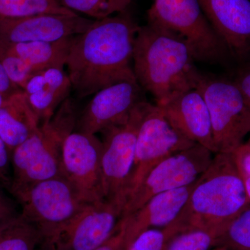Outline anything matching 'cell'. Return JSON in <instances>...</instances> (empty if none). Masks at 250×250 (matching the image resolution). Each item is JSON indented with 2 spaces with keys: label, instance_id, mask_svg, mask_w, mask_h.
Masks as SVG:
<instances>
[{
  "label": "cell",
  "instance_id": "1",
  "mask_svg": "<svg viewBox=\"0 0 250 250\" xmlns=\"http://www.w3.org/2000/svg\"><path fill=\"white\" fill-rule=\"evenodd\" d=\"M139 29L125 11L94 21L74 37L65 65L79 98L120 82H137L131 62Z\"/></svg>",
  "mask_w": 250,
  "mask_h": 250
},
{
  "label": "cell",
  "instance_id": "2",
  "mask_svg": "<svg viewBox=\"0 0 250 250\" xmlns=\"http://www.w3.org/2000/svg\"><path fill=\"white\" fill-rule=\"evenodd\" d=\"M133 62L138 83L154 97L158 106L194 88L198 70L188 47L153 24L139 27Z\"/></svg>",
  "mask_w": 250,
  "mask_h": 250
},
{
  "label": "cell",
  "instance_id": "3",
  "mask_svg": "<svg viewBox=\"0 0 250 250\" xmlns=\"http://www.w3.org/2000/svg\"><path fill=\"white\" fill-rule=\"evenodd\" d=\"M250 206L246 182L231 153H215L210 165L195 182L174 223L180 231L205 228L223 233Z\"/></svg>",
  "mask_w": 250,
  "mask_h": 250
},
{
  "label": "cell",
  "instance_id": "4",
  "mask_svg": "<svg viewBox=\"0 0 250 250\" xmlns=\"http://www.w3.org/2000/svg\"><path fill=\"white\" fill-rule=\"evenodd\" d=\"M76 102L68 98L35 134L11 153L12 178L8 192L14 198L41 181L62 176L65 139L76 127Z\"/></svg>",
  "mask_w": 250,
  "mask_h": 250
},
{
  "label": "cell",
  "instance_id": "5",
  "mask_svg": "<svg viewBox=\"0 0 250 250\" xmlns=\"http://www.w3.org/2000/svg\"><path fill=\"white\" fill-rule=\"evenodd\" d=\"M147 23L184 42L195 62L223 63L231 57L198 0H154L147 11Z\"/></svg>",
  "mask_w": 250,
  "mask_h": 250
},
{
  "label": "cell",
  "instance_id": "6",
  "mask_svg": "<svg viewBox=\"0 0 250 250\" xmlns=\"http://www.w3.org/2000/svg\"><path fill=\"white\" fill-rule=\"evenodd\" d=\"M193 88L209 111L215 153H231L250 133V104L233 80L197 70Z\"/></svg>",
  "mask_w": 250,
  "mask_h": 250
},
{
  "label": "cell",
  "instance_id": "7",
  "mask_svg": "<svg viewBox=\"0 0 250 250\" xmlns=\"http://www.w3.org/2000/svg\"><path fill=\"white\" fill-rule=\"evenodd\" d=\"M123 207L103 200L87 205L75 216L42 235L38 250H93L116 231Z\"/></svg>",
  "mask_w": 250,
  "mask_h": 250
},
{
  "label": "cell",
  "instance_id": "8",
  "mask_svg": "<svg viewBox=\"0 0 250 250\" xmlns=\"http://www.w3.org/2000/svg\"><path fill=\"white\" fill-rule=\"evenodd\" d=\"M147 101L142 102L127 120L102 132V180L105 200L116 202L124 208L126 193L135 161L138 129Z\"/></svg>",
  "mask_w": 250,
  "mask_h": 250
},
{
  "label": "cell",
  "instance_id": "9",
  "mask_svg": "<svg viewBox=\"0 0 250 250\" xmlns=\"http://www.w3.org/2000/svg\"><path fill=\"white\" fill-rule=\"evenodd\" d=\"M195 144L173 127L160 106L147 102L138 129L134 165L125 203L156 164Z\"/></svg>",
  "mask_w": 250,
  "mask_h": 250
},
{
  "label": "cell",
  "instance_id": "10",
  "mask_svg": "<svg viewBox=\"0 0 250 250\" xmlns=\"http://www.w3.org/2000/svg\"><path fill=\"white\" fill-rule=\"evenodd\" d=\"M213 154L201 145L195 144L160 161L148 172L137 190L128 199L122 218L139 210L158 194L196 182L210 165Z\"/></svg>",
  "mask_w": 250,
  "mask_h": 250
},
{
  "label": "cell",
  "instance_id": "11",
  "mask_svg": "<svg viewBox=\"0 0 250 250\" xmlns=\"http://www.w3.org/2000/svg\"><path fill=\"white\" fill-rule=\"evenodd\" d=\"M15 199L21 215L35 225L41 236L90 205L63 177L38 182Z\"/></svg>",
  "mask_w": 250,
  "mask_h": 250
},
{
  "label": "cell",
  "instance_id": "12",
  "mask_svg": "<svg viewBox=\"0 0 250 250\" xmlns=\"http://www.w3.org/2000/svg\"><path fill=\"white\" fill-rule=\"evenodd\" d=\"M103 142L95 135L74 131L62 152V176L88 203L105 200L102 180Z\"/></svg>",
  "mask_w": 250,
  "mask_h": 250
},
{
  "label": "cell",
  "instance_id": "13",
  "mask_svg": "<svg viewBox=\"0 0 250 250\" xmlns=\"http://www.w3.org/2000/svg\"><path fill=\"white\" fill-rule=\"evenodd\" d=\"M145 101L137 82H123L94 94L93 99L80 112L75 131L95 135L121 124L133 110Z\"/></svg>",
  "mask_w": 250,
  "mask_h": 250
},
{
  "label": "cell",
  "instance_id": "14",
  "mask_svg": "<svg viewBox=\"0 0 250 250\" xmlns=\"http://www.w3.org/2000/svg\"><path fill=\"white\" fill-rule=\"evenodd\" d=\"M94 21L77 14L0 18V47L34 41L54 42L74 37L86 31Z\"/></svg>",
  "mask_w": 250,
  "mask_h": 250
},
{
  "label": "cell",
  "instance_id": "15",
  "mask_svg": "<svg viewBox=\"0 0 250 250\" xmlns=\"http://www.w3.org/2000/svg\"><path fill=\"white\" fill-rule=\"evenodd\" d=\"M208 22L240 62L250 60V0H198Z\"/></svg>",
  "mask_w": 250,
  "mask_h": 250
},
{
  "label": "cell",
  "instance_id": "16",
  "mask_svg": "<svg viewBox=\"0 0 250 250\" xmlns=\"http://www.w3.org/2000/svg\"><path fill=\"white\" fill-rule=\"evenodd\" d=\"M160 107L180 134L215 154L209 111L198 90L192 88L179 94Z\"/></svg>",
  "mask_w": 250,
  "mask_h": 250
},
{
  "label": "cell",
  "instance_id": "17",
  "mask_svg": "<svg viewBox=\"0 0 250 250\" xmlns=\"http://www.w3.org/2000/svg\"><path fill=\"white\" fill-rule=\"evenodd\" d=\"M195 184L158 194L139 210L122 218L127 248L146 230L166 228L174 223L185 207Z\"/></svg>",
  "mask_w": 250,
  "mask_h": 250
},
{
  "label": "cell",
  "instance_id": "18",
  "mask_svg": "<svg viewBox=\"0 0 250 250\" xmlns=\"http://www.w3.org/2000/svg\"><path fill=\"white\" fill-rule=\"evenodd\" d=\"M72 90L71 82L63 69L52 67L34 75L22 90L41 125L70 98Z\"/></svg>",
  "mask_w": 250,
  "mask_h": 250
},
{
  "label": "cell",
  "instance_id": "19",
  "mask_svg": "<svg viewBox=\"0 0 250 250\" xmlns=\"http://www.w3.org/2000/svg\"><path fill=\"white\" fill-rule=\"evenodd\" d=\"M41 126V122L22 90H17L5 98L0 107V139L10 152L32 135Z\"/></svg>",
  "mask_w": 250,
  "mask_h": 250
},
{
  "label": "cell",
  "instance_id": "20",
  "mask_svg": "<svg viewBox=\"0 0 250 250\" xmlns=\"http://www.w3.org/2000/svg\"><path fill=\"white\" fill-rule=\"evenodd\" d=\"M74 37L54 42L34 41L23 42L0 47V52L19 57L37 72L52 67L63 69L66 65Z\"/></svg>",
  "mask_w": 250,
  "mask_h": 250
},
{
  "label": "cell",
  "instance_id": "21",
  "mask_svg": "<svg viewBox=\"0 0 250 250\" xmlns=\"http://www.w3.org/2000/svg\"><path fill=\"white\" fill-rule=\"evenodd\" d=\"M42 236L20 214L0 226V250H37Z\"/></svg>",
  "mask_w": 250,
  "mask_h": 250
},
{
  "label": "cell",
  "instance_id": "22",
  "mask_svg": "<svg viewBox=\"0 0 250 250\" xmlns=\"http://www.w3.org/2000/svg\"><path fill=\"white\" fill-rule=\"evenodd\" d=\"M76 13L59 0H0V18H21L42 14L71 15Z\"/></svg>",
  "mask_w": 250,
  "mask_h": 250
},
{
  "label": "cell",
  "instance_id": "23",
  "mask_svg": "<svg viewBox=\"0 0 250 250\" xmlns=\"http://www.w3.org/2000/svg\"><path fill=\"white\" fill-rule=\"evenodd\" d=\"M222 233L214 229L183 230L171 237L164 250H210L215 247Z\"/></svg>",
  "mask_w": 250,
  "mask_h": 250
},
{
  "label": "cell",
  "instance_id": "24",
  "mask_svg": "<svg viewBox=\"0 0 250 250\" xmlns=\"http://www.w3.org/2000/svg\"><path fill=\"white\" fill-rule=\"evenodd\" d=\"M65 8L95 21L127 11L131 0H59Z\"/></svg>",
  "mask_w": 250,
  "mask_h": 250
},
{
  "label": "cell",
  "instance_id": "25",
  "mask_svg": "<svg viewBox=\"0 0 250 250\" xmlns=\"http://www.w3.org/2000/svg\"><path fill=\"white\" fill-rule=\"evenodd\" d=\"M215 247L225 250H250V206L230 223Z\"/></svg>",
  "mask_w": 250,
  "mask_h": 250
},
{
  "label": "cell",
  "instance_id": "26",
  "mask_svg": "<svg viewBox=\"0 0 250 250\" xmlns=\"http://www.w3.org/2000/svg\"><path fill=\"white\" fill-rule=\"evenodd\" d=\"M180 231L175 223L163 229H150L140 233L126 250H164L171 237Z\"/></svg>",
  "mask_w": 250,
  "mask_h": 250
},
{
  "label": "cell",
  "instance_id": "27",
  "mask_svg": "<svg viewBox=\"0 0 250 250\" xmlns=\"http://www.w3.org/2000/svg\"><path fill=\"white\" fill-rule=\"evenodd\" d=\"M0 62L9 80L21 90L24 89L27 82L39 73L22 59L6 52H0Z\"/></svg>",
  "mask_w": 250,
  "mask_h": 250
},
{
  "label": "cell",
  "instance_id": "28",
  "mask_svg": "<svg viewBox=\"0 0 250 250\" xmlns=\"http://www.w3.org/2000/svg\"><path fill=\"white\" fill-rule=\"evenodd\" d=\"M238 172L244 179L245 182L250 179V140L243 143L231 152Z\"/></svg>",
  "mask_w": 250,
  "mask_h": 250
},
{
  "label": "cell",
  "instance_id": "29",
  "mask_svg": "<svg viewBox=\"0 0 250 250\" xmlns=\"http://www.w3.org/2000/svg\"><path fill=\"white\" fill-rule=\"evenodd\" d=\"M12 178L11 154L2 140L0 139V186L9 190Z\"/></svg>",
  "mask_w": 250,
  "mask_h": 250
},
{
  "label": "cell",
  "instance_id": "30",
  "mask_svg": "<svg viewBox=\"0 0 250 250\" xmlns=\"http://www.w3.org/2000/svg\"><path fill=\"white\" fill-rule=\"evenodd\" d=\"M4 190L0 186V226L21 214L16 202L6 195Z\"/></svg>",
  "mask_w": 250,
  "mask_h": 250
},
{
  "label": "cell",
  "instance_id": "31",
  "mask_svg": "<svg viewBox=\"0 0 250 250\" xmlns=\"http://www.w3.org/2000/svg\"><path fill=\"white\" fill-rule=\"evenodd\" d=\"M126 233L123 219L114 233L101 246L93 250H126Z\"/></svg>",
  "mask_w": 250,
  "mask_h": 250
},
{
  "label": "cell",
  "instance_id": "32",
  "mask_svg": "<svg viewBox=\"0 0 250 250\" xmlns=\"http://www.w3.org/2000/svg\"><path fill=\"white\" fill-rule=\"evenodd\" d=\"M233 82L238 85L250 104V63L242 67L237 73Z\"/></svg>",
  "mask_w": 250,
  "mask_h": 250
},
{
  "label": "cell",
  "instance_id": "33",
  "mask_svg": "<svg viewBox=\"0 0 250 250\" xmlns=\"http://www.w3.org/2000/svg\"><path fill=\"white\" fill-rule=\"evenodd\" d=\"M21 89H20L9 80L4 67L0 62V94L5 97H8L11 94Z\"/></svg>",
  "mask_w": 250,
  "mask_h": 250
},
{
  "label": "cell",
  "instance_id": "34",
  "mask_svg": "<svg viewBox=\"0 0 250 250\" xmlns=\"http://www.w3.org/2000/svg\"><path fill=\"white\" fill-rule=\"evenodd\" d=\"M6 97L4 96V95H1L0 94V107H1V105H2L3 103H4L5 98H6Z\"/></svg>",
  "mask_w": 250,
  "mask_h": 250
},
{
  "label": "cell",
  "instance_id": "35",
  "mask_svg": "<svg viewBox=\"0 0 250 250\" xmlns=\"http://www.w3.org/2000/svg\"><path fill=\"white\" fill-rule=\"evenodd\" d=\"M246 184L247 188H248V192H249V195L250 197V179H249V180L247 181V182H246Z\"/></svg>",
  "mask_w": 250,
  "mask_h": 250
},
{
  "label": "cell",
  "instance_id": "36",
  "mask_svg": "<svg viewBox=\"0 0 250 250\" xmlns=\"http://www.w3.org/2000/svg\"><path fill=\"white\" fill-rule=\"evenodd\" d=\"M215 249L210 250H225L223 248H220V247H215Z\"/></svg>",
  "mask_w": 250,
  "mask_h": 250
},
{
  "label": "cell",
  "instance_id": "37",
  "mask_svg": "<svg viewBox=\"0 0 250 250\" xmlns=\"http://www.w3.org/2000/svg\"><path fill=\"white\" fill-rule=\"evenodd\" d=\"M249 140H250V139Z\"/></svg>",
  "mask_w": 250,
  "mask_h": 250
},
{
  "label": "cell",
  "instance_id": "38",
  "mask_svg": "<svg viewBox=\"0 0 250 250\" xmlns=\"http://www.w3.org/2000/svg\"><path fill=\"white\" fill-rule=\"evenodd\" d=\"M37 250H38V249H37Z\"/></svg>",
  "mask_w": 250,
  "mask_h": 250
}]
</instances>
